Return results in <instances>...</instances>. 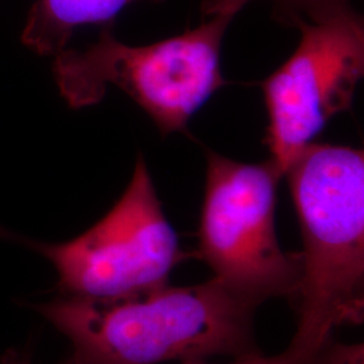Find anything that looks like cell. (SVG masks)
Segmentation results:
<instances>
[{
  "label": "cell",
  "mask_w": 364,
  "mask_h": 364,
  "mask_svg": "<svg viewBox=\"0 0 364 364\" xmlns=\"http://www.w3.org/2000/svg\"><path fill=\"white\" fill-rule=\"evenodd\" d=\"M311 364H364L362 343L346 344L329 338L314 355Z\"/></svg>",
  "instance_id": "cell-9"
},
{
  "label": "cell",
  "mask_w": 364,
  "mask_h": 364,
  "mask_svg": "<svg viewBox=\"0 0 364 364\" xmlns=\"http://www.w3.org/2000/svg\"><path fill=\"white\" fill-rule=\"evenodd\" d=\"M287 25L301 33L299 46L262 82L269 115L266 144L282 176L328 122L351 108L364 73L363 18L351 3Z\"/></svg>",
  "instance_id": "cell-5"
},
{
  "label": "cell",
  "mask_w": 364,
  "mask_h": 364,
  "mask_svg": "<svg viewBox=\"0 0 364 364\" xmlns=\"http://www.w3.org/2000/svg\"><path fill=\"white\" fill-rule=\"evenodd\" d=\"M312 359L305 358L299 352L287 347V350L281 352L279 355L266 356L259 352L234 358L232 362L227 364H311ZM204 364V363H200Z\"/></svg>",
  "instance_id": "cell-10"
},
{
  "label": "cell",
  "mask_w": 364,
  "mask_h": 364,
  "mask_svg": "<svg viewBox=\"0 0 364 364\" xmlns=\"http://www.w3.org/2000/svg\"><path fill=\"white\" fill-rule=\"evenodd\" d=\"M0 364H33L30 355L25 353V352L10 351L7 352L1 360ZM65 364V363H63Z\"/></svg>",
  "instance_id": "cell-11"
},
{
  "label": "cell",
  "mask_w": 364,
  "mask_h": 364,
  "mask_svg": "<svg viewBox=\"0 0 364 364\" xmlns=\"http://www.w3.org/2000/svg\"><path fill=\"white\" fill-rule=\"evenodd\" d=\"M285 176L304 242L289 347L313 359L335 329L363 321V150L309 144Z\"/></svg>",
  "instance_id": "cell-2"
},
{
  "label": "cell",
  "mask_w": 364,
  "mask_h": 364,
  "mask_svg": "<svg viewBox=\"0 0 364 364\" xmlns=\"http://www.w3.org/2000/svg\"><path fill=\"white\" fill-rule=\"evenodd\" d=\"M282 177L270 159L243 164L207 153L197 257L255 306L266 299H294L301 281V255L285 252L275 231Z\"/></svg>",
  "instance_id": "cell-4"
},
{
  "label": "cell",
  "mask_w": 364,
  "mask_h": 364,
  "mask_svg": "<svg viewBox=\"0 0 364 364\" xmlns=\"http://www.w3.org/2000/svg\"><path fill=\"white\" fill-rule=\"evenodd\" d=\"M234 16L205 18L200 26L156 43L132 46L105 27L84 50L55 54L53 72L66 103L97 105L109 85L126 92L164 135L185 131L189 119L225 85L223 37Z\"/></svg>",
  "instance_id": "cell-3"
},
{
  "label": "cell",
  "mask_w": 364,
  "mask_h": 364,
  "mask_svg": "<svg viewBox=\"0 0 364 364\" xmlns=\"http://www.w3.org/2000/svg\"><path fill=\"white\" fill-rule=\"evenodd\" d=\"M250 1L254 0H204L201 13L204 19L216 15L235 16ZM275 14L287 23L293 18H312L336 7L350 3V0H273Z\"/></svg>",
  "instance_id": "cell-8"
},
{
  "label": "cell",
  "mask_w": 364,
  "mask_h": 364,
  "mask_svg": "<svg viewBox=\"0 0 364 364\" xmlns=\"http://www.w3.org/2000/svg\"><path fill=\"white\" fill-rule=\"evenodd\" d=\"M135 1L139 0H37L27 15L22 42L39 54L55 55L78 27L107 25Z\"/></svg>",
  "instance_id": "cell-7"
},
{
  "label": "cell",
  "mask_w": 364,
  "mask_h": 364,
  "mask_svg": "<svg viewBox=\"0 0 364 364\" xmlns=\"http://www.w3.org/2000/svg\"><path fill=\"white\" fill-rule=\"evenodd\" d=\"M36 308L70 340L65 364H200L259 352L258 306L215 277L193 287L165 284L105 299L61 293Z\"/></svg>",
  "instance_id": "cell-1"
},
{
  "label": "cell",
  "mask_w": 364,
  "mask_h": 364,
  "mask_svg": "<svg viewBox=\"0 0 364 364\" xmlns=\"http://www.w3.org/2000/svg\"><path fill=\"white\" fill-rule=\"evenodd\" d=\"M36 247L55 267L63 294L93 299L169 284L171 270L186 258L144 156L103 219L72 240Z\"/></svg>",
  "instance_id": "cell-6"
}]
</instances>
